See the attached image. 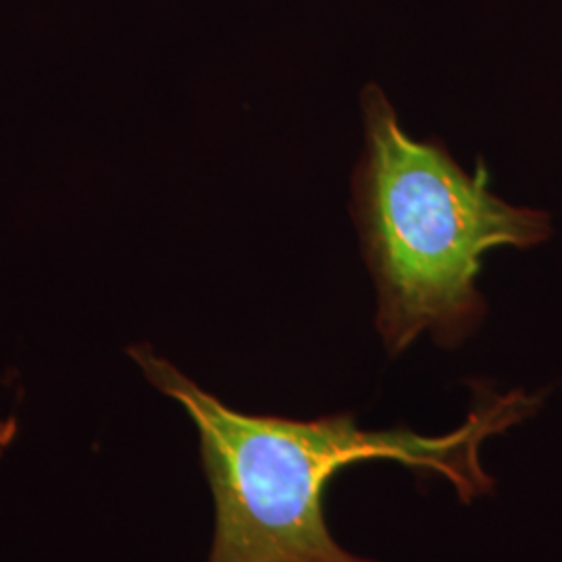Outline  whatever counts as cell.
<instances>
[{
    "mask_svg": "<svg viewBox=\"0 0 562 562\" xmlns=\"http://www.w3.org/2000/svg\"><path fill=\"white\" fill-rule=\"evenodd\" d=\"M146 380L180 402L201 438L202 469L215 501L209 562H375L350 554L325 522L327 483L344 467L394 461L452 483L462 503L492 494L482 443L531 417L542 398L473 383L467 422L440 438L406 427L367 431L352 415L311 422L246 415L186 378L148 346L130 348Z\"/></svg>",
    "mask_w": 562,
    "mask_h": 562,
    "instance_id": "obj_1",
    "label": "cell"
},
{
    "mask_svg": "<svg viewBox=\"0 0 562 562\" xmlns=\"http://www.w3.org/2000/svg\"><path fill=\"white\" fill-rule=\"evenodd\" d=\"M364 148L352 173L350 213L378 288L375 327L392 357L422 334L459 348L482 325V257L550 236L548 215L490 190L485 162L464 171L442 140H415L378 83L361 94Z\"/></svg>",
    "mask_w": 562,
    "mask_h": 562,
    "instance_id": "obj_2",
    "label": "cell"
},
{
    "mask_svg": "<svg viewBox=\"0 0 562 562\" xmlns=\"http://www.w3.org/2000/svg\"><path fill=\"white\" fill-rule=\"evenodd\" d=\"M15 434H18V425H15L13 419H4V422H0V454L11 446L13 438H15Z\"/></svg>",
    "mask_w": 562,
    "mask_h": 562,
    "instance_id": "obj_3",
    "label": "cell"
}]
</instances>
